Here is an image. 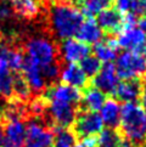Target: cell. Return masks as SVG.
<instances>
[{"instance_id":"cell-25","label":"cell","mask_w":146,"mask_h":147,"mask_svg":"<svg viewBox=\"0 0 146 147\" xmlns=\"http://www.w3.org/2000/svg\"><path fill=\"white\" fill-rule=\"evenodd\" d=\"M80 68L83 69V72L85 73V76L89 78V77H94L96 73L100 71L101 68V61L97 59L95 56H90L88 55L87 57H84L82 61H80Z\"/></svg>"},{"instance_id":"cell-30","label":"cell","mask_w":146,"mask_h":147,"mask_svg":"<svg viewBox=\"0 0 146 147\" xmlns=\"http://www.w3.org/2000/svg\"><path fill=\"white\" fill-rule=\"evenodd\" d=\"M71 1H72L73 4H74V5H77L78 3H79V1H80V0H71Z\"/></svg>"},{"instance_id":"cell-12","label":"cell","mask_w":146,"mask_h":147,"mask_svg":"<svg viewBox=\"0 0 146 147\" xmlns=\"http://www.w3.org/2000/svg\"><path fill=\"white\" fill-rule=\"evenodd\" d=\"M117 46L127 51H137L146 43V38L141 29L137 26L133 27H123L117 34L116 38Z\"/></svg>"},{"instance_id":"cell-1","label":"cell","mask_w":146,"mask_h":147,"mask_svg":"<svg viewBox=\"0 0 146 147\" xmlns=\"http://www.w3.org/2000/svg\"><path fill=\"white\" fill-rule=\"evenodd\" d=\"M41 11H45L51 34L57 39H70L76 35L84 16L71 0H40Z\"/></svg>"},{"instance_id":"cell-14","label":"cell","mask_w":146,"mask_h":147,"mask_svg":"<svg viewBox=\"0 0 146 147\" xmlns=\"http://www.w3.org/2000/svg\"><path fill=\"white\" fill-rule=\"evenodd\" d=\"M143 83L140 79H127L117 84L112 95L114 100L123 102H135L141 96Z\"/></svg>"},{"instance_id":"cell-22","label":"cell","mask_w":146,"mask_h":147,"mask_svg":"<svg viewBox=\"0 0 146 147\" xmlns=\"http://www.w3.org/2000/svg\"><path fill=\"white\" fill-rule=\"evenodd\" d=\"M77 6H79L83 16L94 18V16H97V13H100L102 10L111 7L112 0H80Z\"/></svg>"},{"instance_id":"cell-4","label":"cell","mask_w":146,"mask_h":147,"mask_svg":"<svg viewBox=\"0 0 146 147\" xmlns=\"http://www.w3.org/2000/svg\"><path fill=\"white\" fill-rule=\"evenodd\" d=\"M114 68L118 78L123 80L140 79L146 76V56L138 51H126L118 56Z\"/></svg>"},{"instance_id":"cell-20","label":"cell","mask_w":146,"mask_h":147,"mask_svg":"<svg viewBox=\"0 0 146 147\" xmlns=\"http://www.w3.org/2000/svg\"><path fill=\"white\" fill-rule=\"evenodd\" d=\"M117 43L116 39H106L102 41H97L94 44V56L97 57L100 61H103L105 63H110L117 56Z\"/></svg>"},{"instance_id":"cell-29","label":"cell","mask_w":146,"mask_h":147,"mask_svg":"<svg viewBox=\"0 0 146 147\" xmlns=\"http://www.w3.org/2000/svg\"><path fill=\"white\" fill-rule=\"evenodd\" d=\"M74 147H87V146H85L84 144H83V142H82V144H77V145H76Z\"/></svg>"},{"instance_id":"cell-21","label":"cell","mask_w":146,"mask_h":147,"mask_svg":"<svg viewBox=\"0 0 146 147\" xmlns=\"http://www.w3.org/2000/svg\"><path fill=\"white\" fill-rule=\"evenodd\" d=\"M32 90L28 86L27 82L20 73H15L14 76V86H12V102L26 103L30 100Z\"/></svg>"},{"instance_id":"cell-2","label":"cell","mask_w":146,"mask_h":147,"mask_svg":"<svg viewBox=\"0 0 146 147\" xmlns=\"http://www.w3.org/2000/svg\"><path fill=\"white\" fill-rule=\"evenodd\" d=\"M118 134L135 147L146 145V112L137 102H126L121 108Z\"/></svg>"},{"instance_id":"cell-8","label":"cell","mask_w":146,"mask_h":147,"mask_svg":"<svg viewBox=\"0 0 146 147\" xmlns=\"http://www.w3.org/2000/svg\"><path fill=\"white\" fill-rule=\"evenodd\" d=\"M59 54L67 63H77L90 54V48L80 40L70 38L62 41Z\"/></svg>"},{"instance_id":"cell-19","label":"cell","mask_w":146,"mask_h":147,"mask_svg":"<svg viewBox=\"0 0 146 147\" xmlns=\"http://www.w3.org/2000/svg\"><path fill=\"white\" fill-rule=\"evenodd\" d=\"M105 101H106L105 94L100 90H97L96 88L89 86L85 89L82 95L80 106H82V109H84V111L97 112L99 109H101Z\"/></svg>"},{"instance_id":"cell-28","label":"cell","mask_w":146,"mask_h":147,"mask_svg":"<svg viewBox=\"0 0 146 147\" xmlns=\"http://www.w3.org/2000/svg\"><path fill=\"white\" fill-rule=\"evenodd\" d=\"M138 23H139V27L141 29V32L144 33L145 38H146V13L138 18Z\"/></svg>"},{"instance_id":"cell-17","label":"cell","mask_w":146,"mask_h":147,"mask_svg":"<svg viewBox=\"0 0 146 147\" xmlns=\"http://www.w3.org/2000/svg\"><path fill=\"white\" fill-rule=\"evenodd\" d=\"M77 39L80 40L82 43H84L87 45L89 44H96L97 41H100L102 32L100 27L97 26L96 21L94 18H87L83 21V23L80 24L79 29L77 32Z\"/></svg>"},{"instance_id":"cell-23","label":"cell","mask_w":146,"mask_h":147,"mask_svg":"<svg viewBox=\"0 0 146 147\" xmlns=\"http://www.w3.org/2000/svg\"><path fill=\"white\" fill-rule=\"evenodd\" d=\"M121 140H122L121 135L113 129L102 130L96 136L97 147H119Z\"/></svg>"},{"instance_id":"cell-15","label":"cell","mask_w":146,"mask_h":147,"mask_svg":"<svg viewBox=\"0 0 146 147\" xmlns=\"http://www.w3.org/2000/svg\"><path fill=\"white\" fill-rule=\"evenodd\" d=\"M60 78L64 84L76 89L85 88L88 83V77L83 72L80 66L77 63H67L64 66V68H61Z\"/></svg>"},{"instance_id":"cell-26","label":"cell","mask_w":146,"mask_h":147,"mask_svg":"<svg viewBox=\"0 0 146 147\" xmlns=\"http://www.w3.org/2000/svg\"><path fill=\"white\" fill-rule=\"evenodd\" d=\"M60 73H61V65H60L59 60L50 65L41 67V74H43L45 82L54 83L57 78L60 77Z\"/></svg>"},{"instance_id":"cell-32","label":"cell","mask_w":146,"mask_h":147,"mask_svg":"<svg viewBox=\"0 0 146 147\" xmlns=\"http://www.w3.org/2000/svg\"><path fill=\"white\" fill-rule=\"evenodd\" d=\"M139 147H146V145H144V146H139Z\"/></svg>"},{"instance_id":"cell-6","label":"cell","mask_w":146,"mask_h":147,"mask_svg":"<svg viewBox=\"0 0 146 147\" xmlns=\"http://www.w3.org/2000/svg\"><path fill=\"white\" fill-rule=\"evenodd\" d=\"M44 101L49 112L51 127L54 129H68V127H71L74 122L79 106L59 100H44Z\"/></svg>"},{"instance_id":"cell-24","label":"cell","mask_w":146,"mask_h":147,"mask_svg":"<svg viewBox=\"0 0 146 147\" xmlns=\"http://www.w3.org/2000/svg\"><path fill=\"white\" fill-rule=\"evenodd\" d=\"M55 140L54 147H74L76 135L68 129H54Z\"/></svg>"},{"instance_id":"cell-3","label":"cell","mask_w":146,"mask_h":147,"mask_svg":"<svg viewBox=\"0 0 146 147\" xmlns=\"http://www.w3.org/2000/svg\"><path fill=\"white\" fill-rule=\"evenodd\" d=\"M24 50L27 57L40 68L50 65L59 59V49L53 40L41 36H34L26 41Z\"/></svg>"},{"instance_id":"cell-31","label":"cell","mask_w":146,"mask_h":147,"mask_svg":"<svg viewBox=\"0 0 146 147\" xmlns=\"http://www.w3.org/2000/svg\"><path fill=\"white\" fill-rule=\"evenodd\" d=\"M141 3H143V5H144V6L146 7V0H141Z\"/></svg>"},{"instance_id":"cell-13","label":"cell","mask_w":146,"mask_h":147,"mask_svg":"<svg viewBox=\"0 0 146 147\" xmlns=\"http://www.w3.org/2000/svg\"><path fill=\"white\" fill-rule=\"evenodd\" d=\"M96 23L100 27L101 32L114 35L118 34L123 28V15L113 7L102 10L96 16Z\"/></svg>"},{"instance_id":"cell-16","label":"cell","mask_w":146,"mask_h":147,"mask_svg":"<svg viewBox=\"0 0 146 147\" xmlns=\"http://www.w3.org/2000/svg\"><path fill=\"white\" fill-rule=\"evenodd\" d=\"M12 12L23 20H34L41 12L40 0H10Z\"/></svg>"},{"instance_id":"cell-5","label":"cell","mask_w":146,"mask_h":147,"mask_svg":"<svg viewBox=\"0 0 146 147\" xmlns=\"http://www.w3.org/2000/svg\"><path fill=\"white\" fill-rule=\"evenodd\" d=\"M55 131L44 118H34L26 128L24 147H54Z\"/></svg>"},{"instance_id":"cell-10","label":"cell","mask_w":146,"mask_h":147,"mask_svg":"<svg viewBox=\"0 0 146 147\" xmlns=\"http://www.w3.org/2000/svg\"><path fill=\"white\" fill-rule=\"evenodd\" d=\"M41 97L44 100H59V101H65L79 106L82 94L78 89L66 85V84H54L45 89Z\"/></svg>"},{"instance_id":"cell-11","label":"cell","mask_w":146,"mask_h":147,"mask_svg":"<svg viewBox=\"0 0 146 147\" xmlns=\"http://www.w3.org/2000/svg\"><path fill=\"white\" fill-rule=\"evenodd\" d=\"M21 71H22V77L27 82L32 92L41 94L45 91L46 82L44 79L43 74H41V68L36 63H34L32 60H29L27 56L23 60V65Z\"/></svg>"},{"instance_id":"cell-18","label":"cell","mask_w":146,"mask_h":147,"mask_svg":"<svg viewBox=\"0 0 146 147\" xmlns=\"http://www.w3.org/2000/svg\"><path fill=\"white\" fill-rule=\"evenodd\" d=\"M121 108L122 106L119 105L117 100L112 97L106 98L101 107V119L103 124H106L108 129H116L118 128L119 118H121Z\"/></svg>"},{"instance_id":"cell-7","label":"cell","mask_w":146,"mask_h":147,"mask_svg":"<svg viewBox=\"0 0 146 147\" xmlns=\"http://www.w3.org/2000/svg\"><path fill=\"white\" fill-rule=\"evenodd\" d=\"M102 128L103 122L97 112L80 109L72 124V133L76 135V138H82L84 140L97 136L102 131Z\"/></svg>"},{"instance_id":"cell-27","label":"cell","mask_w":146,"mask_h":147,"mask_svg":"<svg viewBox=\"0 0 146 147\" xmlns=\"http://www.w3.org/2000/svg\"><path fill=\"white\" fill-rule=\"evenodd\" d=\"M12 15L11 5L6 3V0H0V20H7Z\"/></svg>"},{"instance_id":"cell-9","label":"cell","mask_w":146,"mask_h":147,"mask_svg":"<svg viewBox=\"0 0 146 147\" xmlns=\"http://www.w3.org/2000/svg\"><path fill=\"white\" fill-rule=\"evenodd\" d=\"M118 79L119 78L117 76L114 65L110 62V63H105L101 66L100 71L93 77L91 84L94 88H96L97 90L102 91L103 94H112L118 84Z\"/></svg>"}]
</instances>
